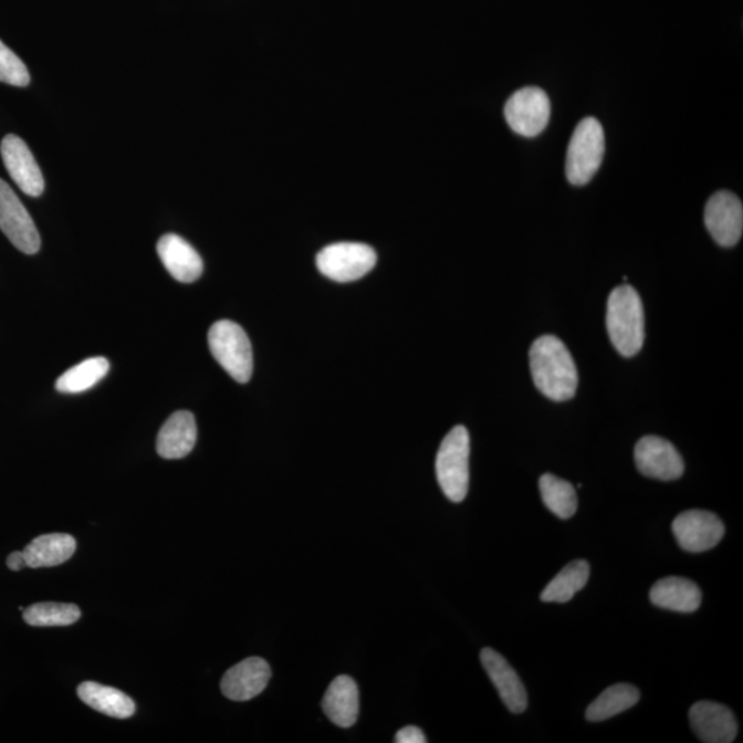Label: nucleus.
Wrapping results in <instances>:
<instances>
[{
    "label": "nucleus",
    "instance_id": "obj_17",
    "mask_svg": "<svg viewBox=\"0 0 743 743\" xmlns=\"http://www.w3.org/2000/svg\"><path fill=\"white\" fill-rule=\"evenodd\" d=\"M197 439L195 416L179 410L168 418L157 436L156 449L163 459H184L193 450Z\"/></svg>",
    "mask_w": 743,
    "mask_h": 743
},
{
    "label": "nucleus",
    "instance_id": "obj_8",
    "mask_svg": "<svg viewBox=\"0 0 743 743\" xmlns=\"http://www.w3.org/2000/svg\"><path fill=\"white\" fill-rule=\"evenodd\" d=\"M0 230L17 250L27 255H33L41 250V236L35 222L3 179H0Z\"/></svg>",
    "mask_w": 743,
    "mask_h": 743
},
{
    "label": "nucleus",
    "instance_id": "obj_10",
    "mask_svg": "<svg viewBox=\"0 0 743 743\" xmlns=\"http://www.w3.org/2000/svg\"><path fill=\"white\" fill-rule=\"evenodd\" d=\"M635 463L645 477L658 481H677L684 474V461L667 439L647 436L636 443Z\"/></svg>",
    "mask_w": 743,
    "mask_h": 743
},
{
    "label": "nucleus",
    "instance_id": "obj_6",
    "mask_svg": "<svg viewBox=\"0 0 743 743\" xmlns=\"http://www.w3.org/2000/svg\"><path fill=\"white\" fill-rule=\"evenodd\" d=\"M374 248L362 243H336L325 247L317 255V268L325 278L337 283H352L375 268Z\"/></svg>",
    "mask_w": 743,
    "mask_h": 743
},
{
    "label": "nucleus",
    "instance_id": "obj_21",
    "mask_svg": "<svg viewBox=\"0 0 743 743\" xmlns=\"http://www.w3.org/2000/svg\"><path fill=\"white\" fill-rule=\"evenodd\" d=\"M77 695L87 707L105 716L128 719L135 713V703L132 698L114 687L95 683V681H84L77 687Z\"/></svg>",
    "mask_w": 743,
    "mask_h": 743
},
{
    "label": "nucleus",
    "instance_id": "obj_24",
    "mask_svg": "<svg viewBox=\"0 0 743 743\" xmlns=\"http://www.w3.org/2000/svg\"><path fill=\"white\" fill-rule=\"evenodd\" d=\"M111 365L104 357L84 359L76 367L67 369L55 383L57 391L64 394H79L97 386L108 375Z\"/></svg>",
    "mask_w": 743,
    "mask_h": 743
},
{
    "label": "nucleus",
    "instance_id": "obj_3",
    "mask_svg": "<svg viewBox=\"0 0 743 743\" xmlns=\"http://www.w3.org/2000/svg\"><path fill=\"white\" fill-rule=\"evenodd\" d=\"M436 471L443 494L453 503H461L470 486V433L464 426H456L443 438Z\"/></svg>",
    "mask_w": 743,
    "mask_h": 743
},
{
    "label": "nucleus",
    "instance_id": "obj_15",
    "mask_svg": "<svg viewBox=\"0 0 743 743\" xmlns=\"http://www.w3.org/2000/svg\"><path fill=\"white\" fill-rule=\"evenodd\" d=\"M481 662L483 668H485L488 677L491 678L495 690L499 691L504 705L515 714L525 712L527 708V692L521 678L517 677V673L510 666L509 661L499 655L498 651L488 647V649L481 651Z\"/></svg>",
    "mask_w": 743,
    "mask_h": 743
},
{
    "label": "nucleus",
    "instance_id": "obj_28",
    "mask_svg": "<svg viewBox=\"0 0 743 743\" xmlns=\"http://www.w3.org/2000/svg\"><path fill=\"white\" fill-rule=\"evenodd\" d=\"M394 741L397 743H426L427 739L423 734V731H421L419 728H415V725H408V728H404L398 731Z\"/></svg>",
    "mask_w": 743,
    "mask_h": 743
},
{
    "label": "nucleus",
    "instance_id": "obj_14",
    "mask_svg": "<svg viewBox=\"0 0 743 743\" xmlns=\"http://www.w3.org/2000/svg\"><path fill=\"white\" fill-rule=\"evenodd\" d=\"M272 669L262 658L251 657L230 668L221 681L223 695L229 700L244 702L266 689Z\"/></svg>",
    "mask_w": 743,
    "mask_h": 743
},
{
    "label": "nucleus",
    "instance_id": "obj_1",
    "mask_svg": "<svg viewBox=\"0 0 743 743\" xmlns=\"http://www.w3.org/2000/svg\"><path fill=\"white\" fill-rule=\"evenodd\" d=\"M529 359L534 385L545 397L563 402L576 396L577 367L565 343L553 335L540 336L529 352Z\"/></svg>",
    "mask_w": 743,
    "mask_h": 743
},
{
    "label": "nucleus",
    "instance_id": "obj_7",
    "mask_svg": "<svg viewBox=\"0 0 743 743\" xmlns=\"http://www.w3.org/2000/svg\"><path fill=\"white\" fill-rule=\"evenodd\" d=\"M505 121L512 132L522 137L534 138L547 128L551 117V101L543 88L517 90L506 101Z\"/></svg>",
    "mask_w": 743,
    "mask_h": 743
},
{
    "label": "nucleus",
    "instance_id": "obj_4",
    "mask_svg": "<svg viewBox=\"0 0 743 743\" xmlns=\"http://www.w3.org/2000/svg\"><path fill=\"white\" fill-rule=\"evenodd\" d=\"M606 139L604 127L595 117L578 123L568 144L566 156L567 181L574 186L587 185L604 161Z\"/></svg>",
    "mask_w": 743,
    "mask_h": 743
},
{
    "label": "nucleus",
    "instance_id": "obj_29",
    "mask_svg": "<svg viewBox=\"0 0 743 743\" xmlns=\"http://www.w3.org/2000/svg\"><path fill=\"white\" fill-rule=\"evenodd\" d=\"M27 566V561L24 553L22 551H14L13 554H10L8 557V567L10 571L20 572Z\"/></svg>",
    "mask_w": 743,
    "mask_h": 743
},
{
    "label": "nucleus",
    "instance_id": "obj_27",
    "mask_svg": "<svg viewBox=\"0 0 743 743\" xmlns=\"http://www.w3.org/2000/svg\"><path fill=\"white\" fill-rule=\"evenodd\" d=\"M0 82L17 87H27L31 82L30 72L24 62L17 57L2 41H0Z\"/></svg>",
    "mask_w": 743,
    "mask_h": 743
},
{
    "label": "nucleus",
    "instance_id": "obj_22",
    "mask_svg": "<svg viewBox=\"0 0 743 743\" xmlns=\"http://www.w3.org/2000/svg\"><path fill=\"white\" fill-rule=\"evenodd\" d=\"M640 700V692L632 684L619 683L609 687L587 709L589 722H604L634 708Z\"/></svg>",
    "mask_w": 743,
    "mask_h": 743
},
{
    "label": "nucleus",
    "instance_id": "obj_12",
    "mask_svg": "<svg viewBox=\"0 0 743 743\" xmlns=\"http://www.w3.org/2000/svg\"><path fill=\"white\" fill-rule=\"evenodd\" d=\"M0 154H2L6 170L9 171L17 186L28 196H42L44 178L35 157L24 140L13 134L6 135L0 144Z\"/></svg>",
    "mask_w": 743,
    "mask_h": 743
},
{
    "label": "nucleus",
    "instance_id": "obj_23",
    "mask_svg": "<svg viewBox=\"0 0 743 743\" xmlns=\"http://www.w3.org/2000/svg\"><path fill=\"white\" fill-rule=\"evenodd\" d=\"M589 565L587 561H574L562 568L557 576L542 593V600L547 604H567L579 593L589 579Z\"/></svg>",
    "mask_w": 743,
    "mask_h": 743
},
{
    "label": "nucleus",
    "instance_id": "obj_16",
    "mask_svg": "<svg viewBox=\"0 0 743 743\" xmlns=\"http://www.w3.org/2000/svg\"><path fill=\"white\" fill-rule=\"evenodd\" d=\"M157 253L167 272L179 283H193L202 274V259L188 241L177 234H165L157 243Z\"/></svg>",
    "mask_w": 743,
    "mask_h": 743
},
{
    "label": "nucleus",
    "instance_id": "obj_9",
    "mask_svg": "<svg viewBox=\"0 0 743 743\" xmlns=\"http://www.w3.org/2000/svg\"><path fill=\"white\" fill-rule=\"evenodd\" d=\"M672 532L687 553H705L724 537V523L713 512L691 510L681 512L672 523Z\"/></svg>",
    "mask_w": 743,
    "mask_h": 743
},
{
    "label": "nucleus",
    "instance_id": "obj_26",
    "mask_svg": "<svg viewBox=\"0 0 743 743\" xmlns=\"http://www.w3.org/2000/svg\"><path fill=\"white\" fill-rule=\"evenodd\" d=\"M82 611L70 604H35L24 609V621L31 627H67L81 618Z\"/></svg>",
    "mask_w": 743,
    "mask_h": 743
},
{
    "label": "nucleus",
    "instance_id": "obj_2",
    "mask_svg": "<svg viewBox=\"0 0 743 743\" xmlns=\"http://www.w3.org/2000/svg\"><path fill=\"white\" fill-rule=\"evenodd\" d=\"M607 332L616 350L634 357L645 343V310L638 291L628 284L611 291L607 301Z\"/></svg>",
    "mask_w": 743,
    "mask_h": 743
},
{
    "label": "nucleus",
    "instance_id": "obj_25",
    "mask_svg": "<svg viewBox=\"0 0 743 743\" xmlns=\"http://www.w3.org/2000/svg\"><path fill=\"white\" fill-rule=\"evenodd\" d=\"M540 493L545 506L561 520H568L576 514L578 500L576 489L571 482L561 480L553 474H544L538 482Z\"/></svg>",
    "mask_w": 743,
    "mask_h": 743
},
{
    "label": "nucleus",
    "instance_id": "obj_18",
    "mask_svg": "<svg viewBox=\"0 0 743 743\" xmlns=\"http://www.w3.org/2000/svg\"><path fill=\"white\" fill-rule=\"evenodd\" d=\"M323 711L342 729L353 728L359 713V692L353 678L342 674L332 681L323 700Z\"/></svg>",
    "mask_w": 743,
    "mask_h": 743
},
{
    "label": "nucleus",
    "instance_id": "obj_19",
    "mask_svg": "<svg viewBox=\"0 0 743 743\" xmlns=\"http://www.w3.org/2000/svg\"><path fill=\"white\" fill-rule=\"evenodd\" d=\"M651 604L661 609L678 613H694L700 609L702 593L691 579L667 577L655 584L650 590Z\"/></svg>",
    "mask_w": 743,
    "mask_h": 743
},
{
    "label": "nucleus",
    "instance_id": "obj_20",
    "mask_svg": "<svg viewBox=\"0 0 743 743\" xmlns=\"http://www.w3.org/2000/svg\"><path fill=\"white\" fill-rule=\"evenodd\" d=\"M76 551V540L64 533L44 534L32 540L25 550L27 566L32 568L53 567L70 561Z\"/></svg>",
    "mask_w": 743,
    "mask_h": 743
},
{
    "label": "nucleus",
    "instance_id": "obj_11",
    "mask_svg": "<svg viewBox=\"0 0 743 743\" xmlns=\"http://www.w3.org/2000/svg\"><path fill=\"white\" fill-rule=\"evenodd\" d=\"M705 227L719 245L739 244L743 232V206L739 196L720 190L708 200Z\"/></svg>",
    "mask_w": 743,
    "mask_h": 743
},
{
    "label": "nucleus",
    "instance_id": "obj_13",
    "mask_svg": "<svg viewBox=\"0 0 743 743\" xmlns=\"http://www.w3.org/2000/svg\"><path fill=\"white\" fill-rule=\"evenodd\" d=\"M690 724L700 741L730 743L739 734V723L728 707L716 702H697L690 709Z\"/></svg>",
    "mask_w": 743,
    "mask_h": 743
},
{
    "label": "nucleus",
    "instance_id": "obj_5",
    "mask_svg": "<svg viewBox=\"0 0 743 743\" xmlns=\"http://www.w3.org/2000/svg\"><path fill=\"white\" fill-rule=\"evenodd\" d=\"M208 346L218 364L236 381L248 383L253 372V356L245 331L233 321L222 320L208 332Z\"/></svg>",
    "mask_w": 743,
    "mask_h": 743
}]
</instances>
